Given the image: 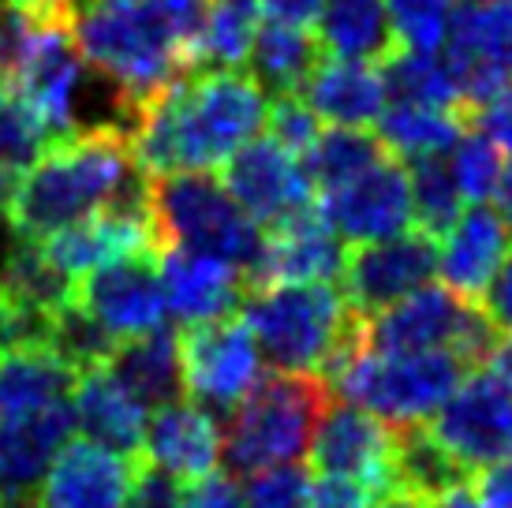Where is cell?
<instances>
[{
    "mask_svg": "<svg viewBox=\"0 0 512 508\" xmlns=\"http://www.w3.org/2000/svg\"><path fill=\"white\" fill-rule=\"evenodd\" d=\"M176 340H180V385L187 400L214 415L236 408L262 374L258 344L240 311L184 325Z\"/></svg>",
    "mask_w": 512,
    "mask_h": 508,
    "instance_id": "9c48e42d",
    "label": "cell"
},
{
    "mask_svg": "<svg viewBox=\"0 0 512 508\" xmlns=\"http://www.w3.org/2000/svg\"><path fill=\"white\" fill-rule=\"evenodd\" d=\"M449 169H453L464 202H471V206L486 202V198H494L501 184V150L479 127H468L453 146V165Z\"/></svg>",
    "mask_w": 512,
    "mask_h": 508,
    "instance_id": "f35d334b",
    "label": "cell"
},
{
    "mask_svg": "<svg viewBox=\"0 0 512 508\" xmlns=\"http://www.w3.org/2000/svg\"><path fill=\"white\" fill-rule=\"evenodd\" d=\"M486 374L494 381H501L512 393V337H498V344L486 355Z\"/></svg>",
    "mask_w": 512,
    "mask_h": 508,
    "instance_id": "681fc988",
    "label": "cell"
},
{
    "mask_svg": "<svg viewBox=\"0 0 512 508\" xmlns=\"http://www.w3.org/2000/svg\"><path fill=\"white\" fill-rule=\"evenodd\" d=\"M344 269V243L318 213V206L288 213L262 232L258 266L247 277V288L266 284H303V281H337Z\"/></svg>",
    "mask_w": 512,
    "mask_h": 508,
    "instance_id": "ac0fdd59",
    "label": "cell"
},
{
    "mask_svg": "<svg viewBox=\"0 0 512 508\" xmlns=\"http://www.w3.org/2000/svg\"><path fill=\"white\" fill-rule=\"evenodd\" d=\"M258 30V4L243 0H210L195 45V64L202 68H243L251 57Z\"/></svg>",
    "mask_w": 512,
    "mask_h": 508,
    "instance_id": "d590c367",
    "label": "cell"
},
{
    "mask_svg": "<svg viewBox=\"0 0 512 508\" xmlns=\"http://www.w3.org/2000/svg\"><path fill=\"white\" fill-rule=\"evenodd\" d=\"M53 142L42 116L30 109L12 83H0V217L12 202L19 180Z\"/></svg>",
    "mask_w": 512,
    "mask_h": 508,
    "instance_id": "1f68e13d",
    "label": "cell"
},
{
    "mask_svg": "<svg viewBox=\"0 0 512 508\" xmlns=\"http://www.w3.org/2000/svg\"><path fill=\"white\" fill-rule=\"evenodd\" d=\"M139 176L128 131L120 124L75 127L45 146L8 202V225L19 240H45L57 228L109 210Z\"/></svg>",
    "mask_w": 512,
    "mask_h": 508,
    "instance_id": "3957f363",
    "label": "cell"
},
{
    "mask_svg": "<svg viewBox=\"0 0 512 508\" xmlns=\"http://www.w3.org/2000/svg\"><path fill=\"white\" fill-rule=\"evenodd\" d=\"M329 404L333 393L318 374H258L251 393L232 408L228 430H221L228 475H255L262 467L299 460L311 449Z\"/></svg>",
    "mask_w": 512,
    "mask_h": 508,
    "instance_id": "5b68a950",
    "label": "cell"
},
{
    "mask_svg": "<svg viewBox=\"0 0 512 508\" xmlns=\"http://www.w3.org/2000/svg\"><path fill=\"white\" fill-rule=\"evenodd\" d=\"M314 38L329 57L367 64H382L400 49L385 0H322Z\"/></svg>",
    "mask_w": 512,
    "mask_h": 508,
    "instance_id": "4316f807",
    "label": "cell"
},
{
    "mask_svg": "<svg viewBox=\"0 0 512 508\" xmlns=\"http://www.w3.org/2000/svg\"><path fill=\"white\" fill-rule=\"evenodd\" d=\"M378 497L370 494L367 486H359L352 479H333V475H322V479L311 486V497H307V508H374Z\"/></svg>",
    "mask_w": 512,
    "mask_h": 508,
    "instance_id": "f6af8a7d",
    "label": "cell"
},
{
    "mask_svg": "<svg viewBox=\"0 0 512 508\" xmlns=\"http://www.w3.org/2000/svg\"><path fill=\"white\" fill-rule=\"evenodd\" d=\"M262 15L270 23H288V27H311L318 19L322 0H258Z\"/></svg>",
    "mask_w": 512,
    "mask_h": 508,
    "instance_id": "c3c4849f",
    "label": "cell"
},
{
    "mask_svg": "<svg viewBox=\"0 0 512 508\" xmlns=\"http://www.w3.org/2000/svg\"><path fill=\"white\" fill-rule=\"evenodd\" d=\"M438 273V240L423 228H404L397 236L378 243H359L344 251V299L363 318L397 303L415 288L430 284Z\"/></svg>",
    "mask_w": 512,
    "mask_h": 508,
    "instance_id": "7c38bea8",
    "label": "cell"
},
{
    "mask_svg": "<svg viewBox=\"0 0 512 508\" xmlns=\"http://www.w3.org/2000/svg\"><path fill=\"white\" fill-rule=\"evenodd\" d=\"M471 475L441 449L434 434L423 426L397 430V452H393V494L415 497L430 505L434 497L449 494L453 486H464Z\"/></svg>",
    "mask_w": 512,
    "mask_h": 508,
    "instance_id": "4dcf8cb0",
    "label": "cell"
},
{
    "mask_svg": "<svg viewBox=\"0 0 512 508\" xmlns=\"http://www.w3.org/2000/svg\"><path fill=\"white\" fill-rule=\"evenodd\" d=\"M0 508H38L34 494H0Z\"/></svg>",
    "mask_w": 512,
    "mask_h": 508,
    "instance_id": "db71d44e",
    "label": "cell"
},
{
    "mask_svg": "<svg viewBox=\"0 0 512 508\" xmlns=\"http://www.w3.org/2000/svg\"><path fill=\"white\" fill-rule=\"evenodd\" d=\"M113 378L128 389L146 411L180 400V340L172 329H154L143 337L116 340L113 355L105 359Z\"/></svg>",
    "mask_w": 512,
    "mask_h": 508,
    "instance_id": "484cf974",
    "label": "cell"
},
{
    "mask_svg": "<svg viewBox=\"0 0 512 508\" xmlns=\"http://www.w3.org/2000/svg\"><path fill=\"white\" fill-rule=\"evenodd\" d=\"M72 430V400L27 415H0V494H34Z\"/></svg>",
    "mask_w": 512,
    "mask_h": 508,
    "instance_id": "603a6c76",
    "label": "cell"
},
{
    "mask_svg": "<svg viewBox=\"0 0 512 508\" xmlns=\"http://www.w3.org/2000/svg\"><path fill=\"white\" fill-rule=\"evenodd\" d=\"M385 154L389 150L382 146V139L363 127H329V131H318L314 146L299 161L318 191H333L359 172H367L370 165H378Z\"/></svg>",
    "mask_w": 512,
    "mask_h": 508,
    "instance_id": "836d02e7",
    "label": "cell"
},
{
    "mask_svg": "<svg viewBox=\"0 0 512 508\" xmlns=\"http://www.w3.org/2000/svg\"><path fill=\"white\" fill-rule=\"evenodd\" d=\"M72 415L75 426L90 441H98L113 452H124V456H143L146 408L113 378V370L105 363L75 374Z\"/></svg>",
    "mask_w": 512,
    "mask_h": 508,
    "instance_id": "cb8c5ba5",
    "label": "cell"
},
{
    "mask_svg": "<svg viewBox=\"0 0 512 508\" xmlns=\"http://www.w3.org/2000/svg\"><path fill=\"white\" fill-rule=\"evenodd\" d=\"M79 83H83V57L72 42V27L45 23L34 30L12 75V86L23 94L30 109L42 116V124L49 127L53 139L79 127V120H75Z\"/></svg>",
    "mask_w": 512,
    "mask_h": 508,
    "instance_id": "e0dca14e",
    "label": "cell"
},
{
    "mask_svg": "<svg viewBox=\"0 0 512 508\" xmlns=\"http://www.w3.org/2000/svg\"><path fill=\"white\" fill-rule=\"evenodd\" d=\"M143 460L169 471L172 479L195 482L221 464V423L214 411L191 400H172L146 415Z\"/></svg>",
    "mask_w": 512,
    "mask_h": 508,
    "instance_id": "44dd1931",
    "label": "cell"
},
{
    "mask_svg": "<svg viewBox=\"0 0 512 508\" xmlns=\"http://www.w3.org/2000/svg\"><path fill=\"white\" fill-rule=\"evenodd\" d=\"M318 213L341 240L378 243L412 228V191L404 161L385 154L378 165L352 176L348 184L322 191Z\"/></svg>",
    "mask_w": 512,
    "mask_h": 508,
    "instance_id": "9a60e30c",
    "label": "cell"
},
{
    "mask_svg": "<svg viewBox=\"0 0 512 508\" xmlns=\"http://www.w3.org/2000/svg\"><path fill=\"white\" fill-rule=\"evenodd\" d=\"M139 456H124L90 438L68 441L42 475L38 508H120Z\"/></svg>",
    "mask_w": 512,
    "mask_h": 508,
    "instance_id": "d6986e66",
    "label": "cell"
},
{
    "mask_svg": "<svg viewBox=\"0 0 512 508\" xmlns=\"http://www.w3.org/2000/svg\"><path fill=\"white\" fill-rule=\"evenodd\" d=\"M221 184L236 206H240L255 225H277L288 213L311 206L314 184L303 161L296 154H288L285 146H277L270 135L243 142L236 154L225 161Z\"/></svg>",
    "mask_w": 512,
    "mask_h": 508,
    "instance_id": "2e32d148",
    "label": "cell"
},
{
    "mask_svg": "<svg viewBox=\"0 0 512 508\" xmlns=\"http://www.w3.org/2000/svg\"><path fill=\"white\" fill-rule=\"evenodd\" d=\"M180 508H243V490L232 475L210 471L202 479L187 482V490H180Z\"/></svg>",
    "mask_w": 512,
    "mask_h": 508,
    "instance_id": "7bdbcfd3",
    "label": "cell"
},
{
    "mask_svg": "<svg viewBox=\"0 0 512 508\" xmlns=\"http://www.w3.org/2000/svg\"><path fill=\"white\" fill-rule=\"evenodd\" d=\"M150 213L161 251L180 247L236 266L251 277L262 254V228L236 206L225 184L206 172H165L150 176Z\"/></svg>",
    "mask_w": 512,
    "mask_h": 508,
    "instance_id": "8992f818",
    "label": "cell"
},
{
    "mask_svg": "<svg viewBox=\"0 0 512 508\" xmlns=\"http://www.w3.org/2000/svg\"><path fill=\"white\" fill-rule=\"evenodd\" d=\"M322 60V45L311 34V27H288V23H262L255 30V45H251V75L262 90L273 94H296L307 83V75L318 68Z\"/></svg>",
    "mask_w": 512,
    "mask_h": 508,
    "instance_id": "f1b7e54d",
    "label": "cell"
},
{
    "mask_svg": "<svg viewBox=\"0 0 512 508\" xmlns=\"http://www.w3.org/2000/svg\"><path fill=\"white\" fill-rule=\"evenodd\" d=\"M296 94L311 105L318 120H329L333 127H367L385 109L382 71L367 60L322 57Z\"/></svg>",
    "mask_w": 512,
    "mask_h": 508,
    "instance_id": "d4e9b609",
    "label": "cell"
},
{
    "mask_svg": "<svg viewBox=\"0 0 512 508\" xmlns=\"http://www.w3.org/2000/svg\"><path fill=\"white\" fill-rule=\"evenodd\" d=\"M483 311L494 318V325L498 329H512V251L505 254V262H501V269L494 273V281H490V288L483 292Z\"/></svg>",
    "mask_w": 512,
    "mask_h": 508,
    "instance_id": "7dc6e473",
    "label": "cell"
},
{
    "mask_svg": "<svg viewBox=\"0 0 512 508\" xmlns=\"http://www.w3.org/2000/svg\"><path fill=\"white\" fill-rule=\"evenodd\" d=\"M72 303L116 340L154 333L165 325V292L157 277V254H128L83 273Z\"/></svg>",
    "mask_w": 512,
    "mask_h": 508,
    "instance_id": "8fae6325",
    "label": "cell"
},
{
    "mask_svg": "<svg viewBox=\"0 0 512 508\" xmlns=\"http://www.w3.org/2000/svg\"><path fill=\"white\" fill-rule=\"evenodd\" d=\"M374 508H427L423 501H415V497H404V494H389V497H382Z\"/></svg>",
    "mask_w": 512,
    "mask_h": 508,
    "instance_id": "f5cc1de1",
    "label": "cell"
},
{
    "mask_svg": "<svg viewBox=\"0 0 512 508\" xmlns=\"http://www.w3.org/2000/svg\"><path fill=\"white\" fill-rule=\"evenodd\" d=\"M243 4H258V0H243Z\"/></svg>",
    "mask_w": 512,
    "mask_h": 508,
    "instance_id": "11a10c76",
    "label": "cell"
},
{
    "mask_svg": "<svg viewBox=\"0 0 512 508\" xmlns=\"http://www.w3.org/2000/svg\"><path fill=\"white\" fill-rule=\"evenodd\" d=\"M471 116H479V120H475L479 131H483L498 150H505V154L512 157V79L501 86L494 98H486L479 109H471Z\"/></svg>",
    "mask_w": 512,
    "mask_h": 508,
    "instance_id": "ee69618b",
    "label": "cell"
},
{
    "mask_svg": "<svg viewBox=\"0 0 512 508\" xmlns=\"http://www.w3.org/2000/svg\"><path fill=\"white\" fill-rule=\"evenodd\" d=\"M468 367L453 352H370L352 355L333 378L329 393L370 411L393 430L423 426L453 393Z\"/></svg>",
    "mask_w": 512,
    "mask_h": 508,
    "instance_id": "52a82bcc",
    "label": "cell"
},
{
    "mask_svg": "<svg viewBox=\"0 0 512 508\" xmlns=\"http://www.w3.org/2000/svg\"><path fill=\"white\" fill-rule=\"evenodd\" d=\"M445 45L471 113L512 79V0H464V8L453 12Z\"/></svg>",
    "mask_w": 512,
    "mask_h": 508,
    "instance_id": "5bb4252c",
    "label": "cell"
},
{
    "mask_svg": "<svg viewBox=\"0 0 512 508\" xmlns=\"http://www.w3.org/2000/svg\"><path fill=\"white\" fill-rule=\"evenodd\" d=\"M266 135L277 146H285L288 154L303 157L318 139V116L311 113V105L299 94H277L270 109H266Z\"/></svg>",
    "mask_w": 512,
    "mask_h": 508,
    "instance_id": "60d3db41",
    "label": "cell"
},
{
    "mask_svg": "<svg viewBox=\"0 0 512 508\" xmlns=\"http://www.w3.org/2000/svg\"><path fill=\"white\" fill-rule=\"evenodd\" d=\"M83 64L113 90L124 131L169 86L187 79L210 0H68Z\"/></svg>",
    "mask_w": 512,
    "mask_h": 508,
    "instance_id": "6da1fadb",
    "label": "cell"
},
{
    "mask_svg": "<svg viewBox=\"0 0 512 508\" xmlns=\"http://www.w3.org/2000/svg\"><path fill=\"white\" fill-rule=\"evenodd\" d=\"M471 116L464 109H430V105H404L393 101V109L378 116V139L397 157H438L449 154L460 135L468 131Z\"/></svg>",
    "mask_w": 512,
    "mask_h": 508,
    "instance_id": "f546056e",
    "label": "cell"
},
{
    "mask_svg": "<svg viewBox=\"0 0 512 508\" xmlns=\"http://www.w3.org/2000/svg\"><path fill=\"white\" fill-rule=\"evenodd\" d=\"M498 333L483 303L456 296L445 284H423L363 318L370 352H453L468 370L483 367Z\"/></svg>",
    "mask_w": 512,
    "mask_h": 508,
    "instance_id": "ba28073f",
    "label": "cell"
},
{
    "mask_svg": "<svg viewBox=\"0 0 512 508\" xmlns=\"http://www.w3.org/2000/svg\"><path fill=\"white\" fill-rule=\"evenodd\" d=\"M427 508H483L479 501H475V494H471V486L464 482V486H453L449 494L434 497Z\"/></svg>",
    "mask_w": 512,
    "mask_h": 508,
    "instance_id": "f907efd6",
    "label": "cell"
},
{
    "mask_svg": "<svg viewBox=\"0 0 512 508\" xmlns=\"http://www.w3.org/2000/svg\"><path fill=\"white\" fill-rule=\"evenodd\" d=\"M180 479H172L169 471L154 467L150 460L139 456L135 475H131L128 497L120 508H180Z\"/></svg>",
    "mask_w": 512,
    "mask_h": 508,
    "instance_id": "b9f144b4",
    "label": "cell"
},
{
    "mask_svg": "<svg viewBox=\"0 0 512 508\" xmlns=\"http://www.w3.org/2000/svg\"><path fill=\"white\" fill-rule=\"evenodd\" d=\"M400 49L438 53L453 23V0H385Z\"/></svg>",
    "mask_w": 512,
    "mask_h": 508,
    "instance_id": "74e56055",
    "label": "cell"
},
{
    "mask_svg": "<svg viewBox=\"0 0 512 508\" xmlns=\"http://www.w3.org/2000/svg\"><path fill=\"white\" fill-rule=\"evenodd\" d=\"M430 434L468 475L512 456V393L490 374L468 370L430 419Z\"/></svg>",
    "mask_w": 512,
    "mask_h": 508,
    "instance_id": "30bf717a",
    "label": "cell"
},
{
    "mask_svg": "<svg viewBox=\"0 0 512 508\" xmlns=\"http://www.w3.org/2000/svg\"><path fill=\"white\" fill-rule=\"evenodd\" d=\"M0 288L34 311L57 314L64 303H72L75 281L45 258L42 243L19 240L0 266Z\"/></svg>",
    "mask_w": 512,
    "mask_h": 508,
    "instance_id": "e575fe53",
    "label": "cell"
},
{
    "mask_svg": "<svg viewBox=\"0 0 512 508\" xmlns=\"http://www.w3.org/2000/svg\"><path fill=\"white\" fill-rule=\"evenodd\" d=\"M307 497H311V475L292 460L255 471L243 490V508H307Z\"/></svg>",
    "mask_w": 512,
    "mask_h": 508,
    "instance_id": "ab89813d",
    "label": "cell"
},
{
    "mask_svg": "<svg viewBox=\"0 0 512 508\" xmlns=\"http://www.w3.org/2000/svg\"><path fill=\"white\" fill-rule=\"evenodd\" d=\"M266 124V90L251 71L202 68L157 94L131 120L128 146L139 172H210Z\"/></svg>",
    "mask_w": 512,
    "mask_h": 508,
    "instance_id": "7a4b0ae2",
    "label": "cell"
},
{
    "mask_svg": "<svg viewBox=\"0 0 512 508\" xmlns=\"http://www.w3.org/2000/svg\"><path fill=\"white\" fill-rule=\"evenodd\" d=\"M311 464L318 475L352 479L367 486L370 494H393V452H397V430L374 419L356 404H329L322 423L311 438Z\"/></svg>",
    "mask_w": 512,
    "mask_h": 508,
    "instance_id": "4fadbf2b",
    "label": "cell"
},
{
    "mask_svg": "<svg viewBox=\"0 0 512 508\" xmlns=\"http://www.w3.org/2000/svg\"><path fill=\"white\" fill-rule=\"evenodd\" d=\"M512 247V232L501 221L498 210H490L486 202H475L453 221L445 232V247L438 251V273L445 288H453L464 299H483L494 273L501 269L505 254Z\"/></svg>",
    "mask_w": 512,
    "mask_h": 508,
    "instance_id": "7402d4cb",
    "label": "cell"
},
{
    "mask_svg": "<svg viewBox=\"0 0 512 508\" xmlns=\"http://www.w3.org/2000/svg\"><path fill=\"white\" fill-rule=\"evenodd\" d=\"M378 71H382L385 94H393V101L430 105V109H464V98H460V86H456L449 60L434 57V53L397 49L393 57L378 64Z\"/></svg>",
    "mask_w": 512,
    "mask_h": 508,
    "instance_id": "d6a6232c",
    "label": "cell"
},
{
    "mask_svg": "<svg viewBox=\"0 0 512 508\" xmlns=\"http://www.w3.org/2000/svg\"><path fill=\"white\" fill-rule=\"evenodd\" d=\"M157 277L165 292V311L180 325L225 318L240 307L247 292V277L236 266L180 247H165L157 254Z\"/></svg>",
    "mask_w": 512,
    "mask_h": 508,
    "instance_id": "ffe728a7",
    "label": "cell"
},
{
    "mask_svg": "<svg viewBox=\"0 0 512 508\" xmlns=\"http://www.w3.org/2000/svg\"><path fill=\"white\" fill-rule=\"evenodd\" d=\"M498 210H501V221L509 225V232H512V169L509 172H501V184H498Z\"/></svg>",
    "mask_w": 512,
    "mask_h": 508,
    "instance_id": "816d5d0a",
    "label": "cell"
},
{
    "mask_svg": "<svg viewBox=\"0 0 512 508\" xmlns=\"http://www.w3.org/2000/svg\"><path fill=\"white\" fill-rule=\"evenodd\" d=\"M408 191H412V221L430 236L449 232L464 213V195L445 157H412L408 165Z\"/></svg>",
    "mask_w": 512,
    "mask_h": 508,
    "instance_id": "8d00e7d4",
    "label": "cell"
},
{
    "mask_svg": "<svg viewBox=\"0 0 512 508\" xmlns=\"http://www.w3.org/2000/svg\"><path fill=\"white\" fill-rule=\"evenodd\" d=\"M79 370L49 344L0 355V415H27L72 400Z\"/></svg>",
    "mask_w": 512,
    "mask_h": 508,
    "instance_id": "83f0119b",
    "label": "cell"
},
{
    "mask_svg": "<svg viewBox=\"0 0 512 508\" xmlns=\"http://www.w3.org/2000/svg\"><path fill=\"white\" fill-rule=\"evenodd\" d=\"M468 486L483 508H512V456L479 467Z\"/></svg>",
    "mask_w": 512,
    "mask_h": 508,
    "instance_id": "bcb514c9",
    "label": "cell"
},
{
    "mask_svg": "<svg viewBox=\"0 0 512 508\" xmlns=\"http://www.w3.org/2000/svg\"><path fill=\"white\" fill-rule=\"evenodd\" d=\"M240 318L251 329L258 352L288 374H318L329 381L352 355L367 348L363 314L352 311L344 292L329 281L247 288Z\"/></svg>",
    "mask_w": 512,
    "mask_h": 508,
    "instance_id": "277c9868",
    "label": "cell"
}]
</instances>
